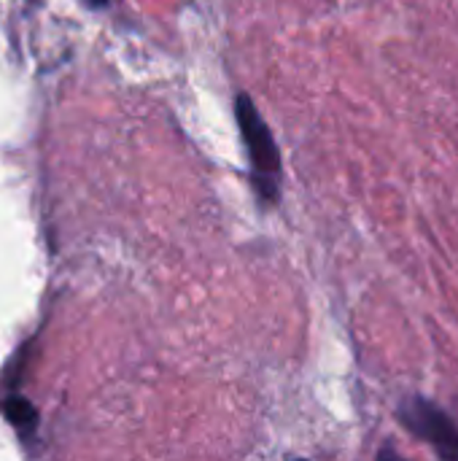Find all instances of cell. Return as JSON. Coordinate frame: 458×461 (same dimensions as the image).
<instances>
[{
  "label": "cell",
  "mask_w": 458,
  "mask_h": 461,
  "mask_svg": "<svg viewBox=\"0 0 458 461\" xmlns=\"http://www.w3.org/2000/svg\"><path fill=\"white\" fill-rule=\"evenodd\" d=\"M235 119L251 159V181L265 203H278L281 197V151L275 146V138L267 127V122L259 116L254 100L240 92L235 97Z\"/></svg>",
  "instance_id": "6da1fadb"
},
{
  "label": "cell",
  "mask_w": 458,
  "mask_h": 461,
  "mask_svg": "<svg viewBox=\"0 0 458 461\" xmlns=\"http://www.w3.org/2000/svg\"><path fill=\"white\" fill-rule=\"evenodd\" d=\"M400 421L408 432L429 443L440 461H458V427L440 405L427 397H408L400 405Z\"/></svg>",
  "instance_id": "7a4b0ae2"
},
{
  "label": "cell",
  "mask_w": 458,
  "mask_h": 461,
  "mask_svg": "<svg viewBox=\"0 0 458 461\" xmlns=\"http://www.w3.org/2000/svg\"><path fill=\"white\" fill-rule=\"evenodd\" d=\"M378 461H408V459H405V456H402L391 443H386V446L378 451Z\"/></svg>",
  "instance_id": "3957f363"
},
{
  "label": "cell",
  "mask_w": 458,
  "mask_h": 461,
  "mask_svg": "<svg viewBox=\"0 0 458 461\" xmlns=\"http://www.w3.org/2000/svg\"><path fill=\"white\" fill-rule=\"evenodd\" d=\"M108 0H89V5H105Z\"/></svg>",
  "instance_id": "277c9868"
},
{
  "label": "cell",
  "mask_w": 458,
  "mask_h": 461,
  "mask_svg": "<svg viewBox=\"0 0 458 461\" xmlns=\"http://www.w3.org/2000/svg\"><path fill=\"white\" fill-rule=\"evenodd\" d=\"M292 461H308V459H292Z\"/></svg>",
  "instance_id": "5b68a950"
}]
</instances>
